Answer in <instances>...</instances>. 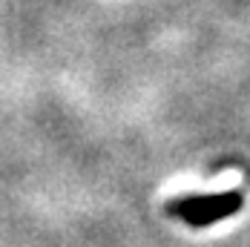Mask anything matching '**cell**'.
Instances as JSON below:
<instances>
[{
  "instance_id": "6da1fadb",
  "label": "cell",
  "mask_w": 250,
  "mask_h": 247,
  "mask_svg": "<svg viewBox=\"0 0 250 247\" xmlns=\"http://www.w3.org/2000/svg\"><path fill=\"white\" fill-rule=\"evenodd\" d=\"M245 207V193L242 190H227V193H207V196H184L167 204V213L181 219L190 227H210L236 216Z\"/></svg>"
}]
</instances>
